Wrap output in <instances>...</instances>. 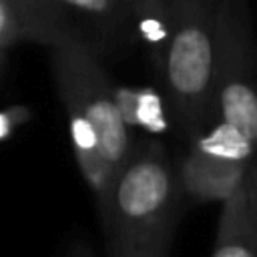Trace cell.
Instances as JSON below:
<instances>
[{"label": "cell", "instance_id": "6da1fadb", "mask_svg": "<svg viewBox=\"0 0 257 257\" xmlns=\"http://www.w3.org/2000/svg\"><path fill=\"white\" fill-rule=\"evenodd\" d=\"M183 183L165 147L135 145L98 207L110 257H169L181 213Z\"/></svg>", "mask_w": 257, "mask_h": 257}, {"label": "cell", "instance_id": "7a4b0ae2", "mask_svg": "<svg viewBox=\"0 0 257 257\" xmlns=\"http://www.w3.org/2000/svg\"><path fill=\"white\" fill-rule=\"evenodd\" d=\"M219 2L173 0V32L159 72L169 112L189 141L215 122Z\"/></svg>", "mask_w": 257, "mask_h": 257}, {"label": "cell", "instance_id": "3957f363", "mask_svg": "<svg viewBox=\"0 0 257 257\" xmlns=\"http://www.w3.org/2000/svg\"><path fill=\"white\" fill-rule=\"evenodd\" d=\"M215 120L239 128L257 149V36L247 0H221L217 20Z\"/></svg>", "mask_w": 257, "mask_h": 257}, {"label": "cell", "instance_id": "277c9868", "mask_svg": "<svg viewBox=\"0 0 257 257\" xmlns=\"http://www.w3.org/2000/svg\"><path fill=\"white\" fill-rule=\"evenodd\" d=\"M52 72L58 92L74 96L92 120L100 139V151L104 163L114 175L131 159L135 145L116 104L114 86L100 66L96 52L78 44L66 42L50 48Z\"/></svg>", "mask_w": 257, "mask_h": 257}, {"label": "cell", "instance_id": "5b68a950", "mask_svg": "<svg viewBox=\"0 0 257 257\" xmlns=\"http://www.w3.org/2000/svg\"><path fill=\"white\" fill-rule=\"evenodd\" d=\"M255 157V145L239 128L225 120L211 122L191 141L179 165L185 195L223 205L247 187Z\"/></svg>", "mask_w": 257, "mask_h": 257}, {"label": "cell", "instance_id": "8992f818", "mask_svg": "<svg viewBox=\"0 0 257 257\" xmlns=\"http://www.w3.org/2000/svg\"><path fill=\"white\" fill-rule=\"evenodd\" d=\"M46 4L66 42L98 52L133 36V0H46Z\"/></svg>", "mask_w": 257, "mask_h": 257}, {"label": "cell", "instance_id": "52a82bcc", "mask_svg": "<svg viewBox=\"0 0 257 257\" xmlns=\"http://www.w3.org/2000/svg\"><path fill=\"white\" fill-rule=\"evenodd\" d=\"M211 257H257V223L247 187L223 203Z\"/></svg>", "mask_w": 257, "mask_h": 257}, {"label": "cell", "instance_id": "ba28073f", "mask_svg": "<svg viewBox=\"0 0 257 257\" xmlns=\"http://www.w3.org/2000/svg\"><path fill=\"white\" fill-rule=\"evenodd\" d=\"M116 104L128 126H145L149 131H163L167 126L163 98L153 88H116Z\"/></svg>", "mask_w": 257, "mask_h": 257}, {"label": "cell", "instance_id": "9c48e42d", "mask_svg": "<svg viewBox=\"0 0 257 257\" xmlns=\"http://www.w3.org/2000/svg\"><path fill=\"white\" fill-rule=\"evenodd\" d=\"M6 2H10L28 20V24L34 28L40 44H46L52 48V46L66 42L50 14L46 0H6Z\"/></svg>", "mask_w": 257, "mask_h": 257}, {"label": "cell", "instance_id": "30bf717a", "mask_svg": "<svg viewBox=\"0 0 257 257\" xmlns=\"http://www.w3.org/2000/svg\"><path fill=\"white\" fill-rule=\"evenodd\" d=\"M24 40L38 42L34 28L10 2L0 0V50Z\"/></svg>", "mask_w": 257, "mask_h": 257}, {"label": "cell", "instance_id": "8fae6325", "mask_svg": "<svg viewBox=\"0 0 257 257\" xmlns=\"http://www.w3.org/2000/svg\"><path fill=\"white\" fill-rule=\"evenodd\" d=\"M32 116V110L28 106H8L0 110V141H4L16 126L24 124Z\"/></svg>", "mask_w": 257, "mask_h": 257}, {"label": "cell", "instance_id": "7c38bea8", "mask_svg": "<svg viewBox=\"0 0 257 257\" xmlns=\"http://www.w3.org/2000/svg\"><path fill=\"white\" fill-rule=\"evenodd\" d=\"M247 199H249L253 219L257 223V157H255V163H253V169H251V175L247 181Z\"/></svg>", "mask_w": 257, "mask_h": 257}, {"label": "cell", "instance_id": "4fadbf2b", "mask_svg": "<svg viewBox=\"0 0 257 257\" xmlns=\"http://www.w3.org/2000/svg\"><path fill=\"white\" fill-rule=\"evenodd\" d=\"M68 257H94V255L90 253V249H88L86 245H82V243H76V245L72 247V251L68 253Z\"/></svg>", "mask_w": 257, "mask_h": 257}, {"label": "cell", "instance_id": "5bb4252c", "mask_svg": "<svg viewBox=\"0 0 257 257\" xmlns=\"http://www.w3.org/2000/svg\"><path fill=\"white\" fill-rule=\"evenodd\" d=\"M2 58H4V50H0V66H2Z\"/></svg>", "mask_w": 257, "mask_h": 257}]
</instances>
